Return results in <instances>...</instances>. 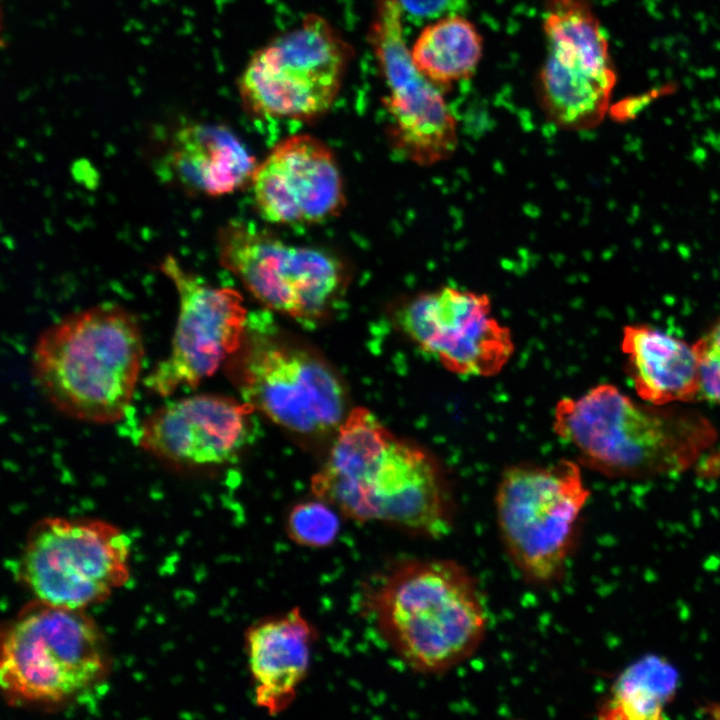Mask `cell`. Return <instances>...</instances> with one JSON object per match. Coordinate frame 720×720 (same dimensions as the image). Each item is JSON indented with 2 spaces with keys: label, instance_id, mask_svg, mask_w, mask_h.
<instances>
[{
  "label": "cell",
  "instance_id": "obj_1",
  "mask_svg": "<svg viewBox=\"0 0 720 720\" xmlns=\"http://www.w3.org/2000/svg\"><path fill=\"white\" fill-rule=\"evenodd\" d=\"M312 491L359 522L380 521L430 538L452 528V495L440 464L365 408L344 417Z\"/></svg>",
  "mask_w": 720,
  "mask_h": 720
},
{
  "label": "cell",
  "instance_id": "obj_2",
  "mask_svg": "<svg viewBox=\"0 0 720 720\" xmlns=\"http://www.w3.org/2000/svg\"><path fill=\"white\" fill-rule=\"evenodd\" d=\"M639 404L611 384L561 398L552 428L586 467L609 477H649L684 471L716 439L696 413Z\"/></svg>",
  "mask_w": 720,
  "mask_h": 720
},
{
  "label": "cell",
  "instance_id": "obj_3",
  "mask_svg": "<svg viewBox=\"0 0 720 720\" xmlns=\"http://www.w3.org/2000/svg\"><path fill=\"white\" fill-rule=\"evenodd\" d=\"M368 599L383 638L418 672L451 669L476 651L486 632L477 585L451 560L403 561L380 578Z\"/></svg>",
  "mask_w": 720,
  "mask_h": 720
},
{
  "label": "cell",
  "instance_id": "obj_4",
  "mask_svg": "<svg viewBox=\"0 0 720 720\" xmlns=\"http://www.w3.org/2000/svg\"><path fill=\"white\" fill-rule=\"evenodd\" d=\"M136 318L102 304L71 314L44 330L32 353L34 378L62 413L91 423L122 418L143 358Z\"/></svg>",
  "mask_w": 720,
  "mask_h": 720
},
{
  "label": "cell",
  "instance_id": "obj_5",
  "mask_svg": "<svg viewBox=\"0 0 720 720\" xmlns=\"http://www.w3.org/2000/svg\"><path fill=\"white\" fill-rule=\"evenodd\" d=\"M0 681L10 704L57 705L109 672L104 636L84 609L36 601L2 633Z\"/></svg>",
  "mask_w": 720,
  "mask_h": 720
},
{
  "label": "cell",
  "instance_id": "obj_6",
  "mask_svg": "<svg viewBox=\"0 0 720 720\" xmlns=\"http://www.w3.org/2000/svg\"><path fill=\"white\" fill-rule=\"evenodd\" d=\"M589 497L580 466L569 459L503 471L495 494L497 526L507 554L528 581L550 584L562 574Z\"/></svg>",
  "mask_w": 720,
  "mask_h": 720
},
{
  "label": "cell",
  "instance_id": "obj_7",
  "mask_svg": "<svg viewBox=\"0 0 720 720\" xmlns=\"http://www.w3.org/2000/svg\"><path fill=\"white\" fill-rule=\"evenodd\" d=\"M129 556L128 537L111 523L48 517L27 534L18 573L38 601L84 609L126 584Z\"/></svg>",
  "mask_w": 720,
  "mask_h": 720
},
{
  "label": "cell",
  "instance_id": "obj_8",
  "mask_svg": "<svg viewBox=\"0 0 720 720\" xmlns=\"http://www.w3.org/2000/svg\"><path fill=\"white\" fill-rule=\"evenodd\" d=\"M352 55L326 19L306 16L257 50L240 76V97L257 116L309 120L326 113Z\"/></svg>",
  "mask_w": 720,
  "mask_h": 720
},
{
  "label": "cell",
  "instance_id": "obj_9",
  "mask_svg": "<svg viewBox=\"0 0 720 720\" xmlns=\"http://www.w3.org/2000/svg\"><path fill=\"white\" fill-rule=\"evenodd\" d=\"M220 263L265 307L304 322L328 314L347 288L349 274L337 256L285 243L243 221L218 232Z\"/></svg>",
  "mask_w": 720,
  "mask_h": 720
},
{
  "label": "cell",
  "instance_id": "obj_10",
  "mask_svg": "<svg viewBox=\"0 0 720 720\" xmlns=\"http://www.w3.org/2000/svg\"><path fill=\"white\" fill-rule=\"evenodd\" d=\"M543 31L546 56L537 81L543 113L565 130L596 127L608 112L616 73L591 0H545Z\"/></svg>",
  "mask_w": 720,
  "mask_h": 720
},
{
  "label": "cell",
  "instance_id": "obj_11",
  "mask_svg": "<svg viewBox=\"0 0 720 720\" xmlns=\"http://www.w3.org/2000/svg\"><path fill=\"white\" fill-rule=\"evenodd\" d=\"M236 376L245 402L295 432L329 431L343 420L344 388L317 354L275 334L249 331Z\"/></svg>",
  "mask_w": 720,
  "mask_h": 720
},
{
  "label": "cell",
  "instance_id": "obj_12",
  "mask_svg": "<svg viewBox=\"0 0 720 720\" xmlns=\"http://www.w3.org/2000/svg\"><path fill=\"white\" fill-rule=\"evenodd\" d=\"M398 0H377L369 31L387 94L388 137L402 158L431 166L452 156L456 119L438 86L415 66L407 48Z\"/></svg>",
  "mask_w": 720,
  "mask_h": 720
},
{
  "label": "cell",
  "instance_id": "obj_13",
  "mask_svg": "<svg viewBox=\"0 0 720 720\" xmlns=\"http://www.w3.org/2000/svg\"><path fill=\"white\" fill-rule=\"evenodd\" d=\"M161 271L174 284L179 314L169 355L145 378V385L159 396L177 389L196 387L240 348L248 326L241 295L234 289L205 283L168 255Z\"/></svg>",
  "mask_w": 720,
  "mask_h": 720
},
{
  "label": "cell",
  "instance_id": "obj_14",
  "mask_svg": "<svg viewBox=\"0 0 720 720\" xmlns=\"http://www.w3.org/2000/svg\"><path fill=\"white\" fill-rule=\"evenodd\" d=\"M395 319L423 352L458 375L494 376L514 351L511 332L493 316L486 294L450 286L421 292Z\"/></svg>",
  "mask_w": 720,
  "mask_h": 720
},
{
  "label": "cell",
  "instance_id": "obj_15",
  "mask_svg": "<svg viewBox=\"0 0 720 720\" xmlns=\"http://www.w3.org/2000/svg\"><path fill=\"white\" fill-rule=\"evenodd\" d=\"M259 215L281 225L319 223L344 207L342 175L333 151L298 134L276 144L250 180Z\"/></svg>",
  "mask_w": 720,
  "mask_h": 720
},
{
  "label": "cell",
  "instance_id": "obj_16",
  "mask_svg": "<svg viewBox=\"0 0 720 720\" xmlns=\"http://www.w3.org/2000/svg\"><path fill=\"white\" fill-rule=\"evenodd\" d=\"M254 408L219 395H195L160 407L138 432L139 445L180 468L223 464L249 441Z\"/></svg>",
  "mask_w": 720,
  "mask_h": 720
},
{
  "label": "cell",
  "instance_id": "obj_17",
  "mask_svg": "<svg viewBox=\"0 0 720 720\" xmlns=\"http://www.w3.org/2000/svg\"><path fill=\"white\" fill-rule=\"evenodd\" d=\"M317 639L298 608L262 619L245 633V650L255 703L269 715L285 711L296 698Z\"/></svg>",
  "mask_w": 720,
  "mask_h": 720
},
{
  "label": "cell",
  "instance_id": "obj_18",
  "mask_svg": "<svg viewBox=\"0 0 720 720\" xmlns=\"http://www.w3.org/2000/svg\"><path fill=\"white\" fill-rule=\"evenodd\" d=\"M256 164L240 139L221 125L189 123L168 139L160 160L167 181L189 194L221 196L251 180Z\"/></svg>",
  "mask_w": 720,
  "mask_h": 720
},
{
  "label": "cell",
  "instance_id": "obj_19",
  "mask_svg": "<svg viewBox=\"0 0 720 720\" xmlns=\"http://www.w3.org/2000/svg\"><path fill=\"white\" fill-rule=\"evenodd\" d=\"M621 347L627 373L644 401L669 406L700 396L695 353L684 341L639 324L623 329Z\"/></svg>",
  "mask_w": 720,
  "mask_h": 720
},
{
  "label": "cell",
  "instance_id": "obj_20",
  "mask_svg": "<svg viewBox=\"0 0 720 720\" xmlns=\"http://www.w3.org/2000/svg\"><path fill=\"white\" fill-rule=\"evenodd\" d=\"M482 49L476 27L463 15H452L428 24L410 52L417 69L443 90L472 76Z\"/></svg>",
  "mask_w": 720,
  "mask_h": 720
},
{
  "label": "cell",
  "instance_id": "obj_21",
  "mask_svg": "<svg viewBox=\"0 0 720 720\" xmlns=\"http://www.w3.org/2000/svg\"><path fill=\"white\" fill-rule=\"evenodd\" d=\"M679 685V674L665 658L649 655L618 674L598 707L600 719L658 720L664 718Z\"/></svg>",
  "mask_w": 720,
  "mask_h": 720
},
{
  "label": "cell",
  "instance_id": "obj_22",
  "mask_svg": "<svg viewBox=\"0 0 720 720\" xmlns=\"http://www.w3.org/2000/svg\"><path fill=\"white\" fill-rule=\"evenodd\" d=\"M285 528L294 543L319 549L335 542L340 520L332 505L317 498L295 505L288 514Z\"/></svg>",
  "mask_w": 720,
  "mask_h": 720
},
{
  "label": "cell",
  "instance_id": "obj_23",
  "mask_svg": "<svg viewBox=\"0 0 720 720\" xmlns=\"http://www.w3.org/2000/svg\"><path fill=\"white\" fill-rule=\"evenodd\" d=\"M692 347L698 366L700 396L720 405V318Z\"/></svg>",
  "mask_w": 720,
  "mask_h": 720
},
{
  "label": "cell",
  "instance_id": "obj_24",
  "mask_svg": "<svg viewBox=\"0 0 720 720\" xmlns=\"http://www.w3.org/2000/svg\"><path fill=\"white\" fill-rule=\"evenodd\" d=\"M403 11L422 20H439L466 12L467 0H398Z\"/></svg>",
  "mask_w": 720,
  "mask_h": 720
},
{
  "label": "cell",
  "instance_id": "obj_25",
  "mask_svg": "<svg viewBox=\"0 0 720 720\" xmlns=\"http://www.w3.org/2000/svg\"><path fill=\"white\" fill-rule=\"evenodd\" d=\"M703 711L712 718L720 719V704L708 703L704 706Z\"/></svg>",
  "mask_w": 720,
  "mask_h": 720
}]
</instances>
